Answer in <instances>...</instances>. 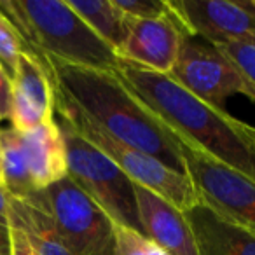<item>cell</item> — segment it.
Segmentation results:
<instances>
[{
  "label": "cell",
  "instance_id": "1",
  "mask_svg": "<svg viewBox=\"0 0 255 255\" xmlns=\"http://www.w3.org/2000/svg\"><path fill=\"white\" fill-rule=\"evenodd\" d=\"M54 93L110 136L184 171L182 140L117 72L84 68L46 58Z\"/></svg>",
  "mask_w": 255,
  "mask_h": 255
},
{
  "label": "cell",
  "instance_id": "2",
  "mask_svg": "<svg viewBox=\"0 0 255 255\" xmlns=\"http://www.w3.org/2000/svg\"><path fill=\"white\" fill-rule=\"evenodd\" d=\"M117 74L182 143L255 182V128L185 91L170 75L121 58Z\"/></svg>",
  "mask_w": 255,
  "mask_h": 255
},
{
  "label": "cell",
  "instance_id": "3",
  "mask_svg": "<svg viewBox=\"0 0 255 255\" xmlns=\"http://www.w3.org/2000/svg\"><path fill=\"white\" fill-rule=\"evenodd\" d=\"M0 12L11 21L25 53L39 60L117 72L121 56L67 4V0H5Z\"/></svg>",
  "mask_w": 255,
  "mask_h": 255
},
{
  "label": "cell",
  "instance_id": "4",
  "mask_svg": "<svg viewBox=\"0 0 255 255\" xmlns=\"http://www.w3.org/2000/svg\"><path fill=\"white\" fill-rule=\"evenodd\" d=\"M65 143L67 175L96 201L116 226L143 234L135 199V182L60 116L53 114Z\"/></svg>",
  "mask_w": 255,
  "mask_h": 255
},
{
  "label": "cell",
  "instance_id": "5",
  "mask_svg": "<svg viewBox=\"0 0 255 255\" xmlns=\"http://www.w3.org/2000/svg\"><path fill=\"white\" fill-rule=\"evenodd\" d=\"M54 114L67 121L79 135L102 150L109 159H112L135 184L150 189L178 210L187 212L201 201L191 178L185 173L171 170L150 154L110 136L56 93H54Z\"/></svg>",
  "mask_w": 255,
  "mask_h": 255
},
{
  "label": "cell",
  "instance_id": "6",
  "mask_svg": "<svg viewBox=\"0 0 255 255\" xmlns=\"http://www.w3.org/2000/svg\"><path fill=\"white\" fill-rule=\"evenodd\" d=\"M72 255H117L116 224L70 177L35 194Z\"/></svg>",
  "mask_w": 255,
  "mask_h": 255
},
{
  "label": "cell",
  "instance_id": "7",
  "mask_svg": "<svg viewBox=\"0 0 255 255\" xmlns=\"http://www.w3.org/2000/svg\"><path fill=\"white\" fill-rule=\"evenodd\" d=\"M170 77L192 96L217 109L226 110L227 98L247 96V86L240 72L213 44L199 42L185 35Z\"/></svg>",
  "mask_w": 255,
  "mask_h": 255
},
{
  "label": "cell",
  "instance_id": "8",
  "mask_svg": "<svg viewBox=\"0 0 255 255\" xmlns=\"http://www.w3.org/2000/svg\"><path fill=\"white\" fill-rule=\"evenodd\" d=\"M180 149L184 171L199 198L229 219L255 226V182L185 143Z\"/></svg>",
  "mask_w": 255,
  "mask_h": 255
},
{
  "label": "cell",
  "instance_id": "9",
  "mask_svg": "<svg viewBox=\"0 0 255 255\" xmlns=\"http://www.w3.org/2000/svg\"><path fill=\"white\" fill-rule=\"evenodd\" d=\"M189 35L208 44H255V9L247 0H168Z\"/></svg>",
  "mask_w": 255,
  "mask_h": 255
},
{
  "label": "cell",
  "instance_id": "10",
  "mask_svg": "<svg viewBox=\"0 0 255 255\" xmlns=\"http://www.w3.org/2000/svg\"><path fill=\"white\" fill-rule=\"evenodd\" d=\"M185 35H189L187 28L168 4V11L161 16L129 19L119 56L143 68L170 75Z\"/></svg>",
  "mask_w": 255,
  "mask_h": 255
},
{
  "label": "cell",
  "instance_id": "11",
  "mask_svg": "<svg viewBox=\"0 0 255 255\" xmlns=\"http://www.w3.org/2000/svg\"><path fill=\"white\" fill-rule=\"evenodd\" d=\"M54 86L46 60L23 51L11 81L9 121L16 131L25 133L53 119Z\"/></svg>",
  "mask_w": 255,
  "mask_h": 255
},
{
  "label": "cell",
  "instance_id": "12",
  "mask_svg": "<svg viewBox=\"0 0 255 255\" xmlns=\"http://www.w3.org/2000/svg\"><path fill=\"white\" fill-rule=\"evenodd\" d=\"M143 236L168 255H198L194 234L185 213L150 189L133 184Z\"/></svg>",
  "mask_w": 255,
  "mask_h": 255
},
{
  "label": "cell",
  "instance_id": "13",
  "mask_svg": "<svg viewBox=\"0 0 255 255\" xmlns=\"http://www.w3.org/2000/svg\"><path fill=\"white\" fill-rule=\"evenodd\" d=\"M198 255H255V236L206 201L187 210Z\"/></svg>",
  "mask_w": 255,
  "mask_h": 255
},
{
  "label": "cell",
  "instance_id": "14",
  "mask_svg": "<svg viewBox=\"0 0 255 255\" xmlns=\"http://www.w3.org/2000/svg\"><path fill=\"white\" fill-rule=\"evenodd\" d=\"M19 140L37 191L67 177L65 143L54 117L30 131L19 133Z\"/></svg>",
  "mask_w": 255,
  "mask_h": 255
},
{
  "label": "cell",
  "instance_id": "15",
  "mask_svg": "<svg viewBox=\"0 0 255 255\" xmlns=\"http://www.w3.org/2000/svg\"><path fill=\"white\" fill-rule=\"evenodd\" d=\"M37 194V192H35ZM35 194L28 199L9 201V227H16L26 236L37 255H72L58 233L51 215Z\"/></svg>",
  "mask_w": 255,
  "mask_h": 255
},
{
  "label": "cell",
  "instance_id": "16",
  "mask_svg": "<svg viewBox=\"0 0 255 255\" xmlns=\"http://www.w3.org/2000/svg\"><path fill=\"white\" fill-rule=\"evenodd\" d=\"M72 11L105 40L117 54L129 28V19L114 5L112 0H67Z\"/></svg>",
  "mask_w": 255,
  "mask_h": 255
},
{
  "label": "cell",
  "instance_id": "17",
  "mask_svg": "<svg viewBox=\"0 0 255 255\" xmlns=\"http://www.w3.org/2000/svg\"><path fill=\"white\" fill-rule=\"evenodd\" d=\"M0 164L2 185L14 199H28L39 192L30 177L19 133L14 128H0Z\"/></svg>",
  "mask_w": 255,
  "mask_h": 255
},
{
  "label": "cell",
  "instance_id": "18",
  "mask_svg": "<svg viewBox=\"0 0 255 255\" xmlns=\"http://www.w3.org/2000/svg\"><path fill=\"white\" fill-rule=\"evenodd\" d=\"M215 47L236 67L247 86V98L255 103V44L226 42Z\"/></svg>",
  "mask_w": 255,
  "mask_h": 255
},
{
  "label": "cell",
  "instance_id": "19",
  "mask_svg": "<svg viewBox=\"0 0 255 255\" xmlns=\"http://www.w3.org/2000/svg\"><path fill=\"white\" fill-rule=\"evenodd\" d=\"M25 51L16 28L7 18L0 12V68L4 70L9 81H12L18 67L19 54Z\"/></svg>",
  "mask_w": 255,
  "mask_h": 255
},
{
  "label": "cell",
  "instance_id": "20",
  "mask_svg": "<svg viewBox=\"0 0 255 255\" xmlns=\"http://www.w3.org/2000/svg\"><path fill=\"white\" fill-rule=\"evenodd\" d=\"M116 243L117 255H168L149 238L123 226H116Z\"/></svg>",
  "mask_w": 255,
  "mask_h": 255
},
{
  "label": "cell",
  "instance_id": "21",
  "mask_svg": "<svg viewBox=\"0 0 255 255\" xmlns=\"http://www.w3.org/2000/svg\"><path fill=\"white\" fill-rule=\"evenodd\" d=\"M128 19L156 18L168 11V0H112Z\"/></svg>",
  "mask_w": 255,
  "mask_h": 255
},
{
  "label": "cell",
  "instance_id": "22",
  "mask_svg": "<svg viewBox=\"0 0 255 255\" xmlns=\"http://www.w3.org/2000/svg\"><path fill=\"white\" fill-rule=\"evenodd\" d=\"M9 229H11V255H37L21 231L16 227H9Z\"/></svg>",
  "mask_w": 255,
  "mask_h": 255
},
{
  "label": "cell",
  "instance_id": "23",
  "mask_svg": "<svg viewBox=\"0 0 255 255\" xmlns=\"http://www.w3.org/2000/svg\"><path fill=\"white\" fill-rule=\"evenodd\" d=\"M9 109H11V81L0 68V121L5 117L9 119Z\"/></svg>",
  "mask_w": 255,
  "mask_h": 255
},
{
  "label": "cell",
  "instance_id": "24",
  "mask_svg": "<svg viewBox=\"0 0 255 255\" xmlns=\"http://www.w3.org/2000/svg\"><path fill=\"white\" fill-rule=\"evenodd\" d=\"M9 201H11V196L7 194L4 185L0 184V224L2 226H9Z\"/></svg>",
  "mask_w": 255,
  "mask_h": 255
},
{
  "label": "cell",
  "instance_id": "25",
  "mask_svg": "<svg viewBox=\"0 0 255 255\" xmlns=\"http://www.w3.org/2000/svg\"><path fill=\"white\" fill-rule=\"evenodd\" d=\"M0 252H11V229L0 224Z\"/></svg>",
  "mask_w": 255,
  "mask_h": 255
},
{
  "label": "cell",
  "instance_id": "26",
  "mask_svg": "<svg viewBox=\"0 0 255 255\" xmlns=\"http://www.w3.org/2000/svg\"><path fill=\"white\" fill-rule=\"evenodd\" d=\"M241 226H243V224H241ZM243 227L252 234V236H255V226H243Z\"/></svg>",
  "mask_w": 255,
  "mask_h": 255
},
{
  "label": "cell",
  "instance_id": "27",
  "mask_svg": "<svg viewBox=\"0 0 255 255\" xmlns=\"http://www.w3.org/2000/svg\"><path fill=\"white\" fill-rule=\"evenodd\" d=\"M247 4L250 5V7H254V9H255V0H247Z\"/></svg>",
  "mask_w": 255,
  "mask_h": 255
},
{
  "label": "cell",
  "instance_id": "28",
  "mask_svg": "<svg viewBox=\"0 0 255 255\" xmlns=\"http://www.w3.org/2000/svg\"><path fill=\"white\" fill-rule=\"evenodd\" d=\"M0 184H2V164H0Z\"/></svg>",
  "mask_w": 255,
  "mask_h": 255
},
{
  "label": "cell",
  "instance_id": "29",
  "mask_svg": "<svg viewBox=\"0 0 255 255\" xmlns=\"http://www.w3.org/2000/svg\"><path fill=\"white\" fill-rule=\"evenodd\" d=\"M0 255H11V252H0Z\"/></svg>",
  "mask_w": 255,
  "mask_h": 255
}]
</instances>
